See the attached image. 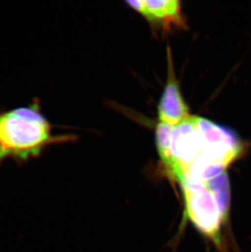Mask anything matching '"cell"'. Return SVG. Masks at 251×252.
Returning <instances> with one entry per match:
<instances>
[{
	"mask_svg": "<svg viewBox=\"0 0 251 252\" xmlns=\"http://www.w3.org/2000/svg\"><path fill=\"white\" fill-rule=\"evenodd\" d=\"M168 79L158 103L159 123L176 126L191 116L189 109L181 94L169 58Z\"/></svg>",
	"mask_w": 251,
	"mask_h": 252,
	"instance_id": "277c9868",
	"label": "cell"
},
{
	"mask_svg": "<svg viewBox=\"0 0 251 252\" xmlns=\"http://www.w3.org/2000/svg\"><path fill=\"white\" fill-rule=\"evenodd\" d=\"M57 140L38 103L0 110V163L7 159L24 162L38 157Z\"/></svg>",
	"mask_w": 251,
	"mask_h": 252,
	"instance_id": "6da1fadb",
	"label": "cell"
},
{
	"mask_svg": "<svg viewBox=\"0 0 251 252\" xmlns=\"http://www.w3.org/2000/svg\"><path fill=\"white\" fill-rule=\"evenodd\" d=\"M185 199V219H189L204 235L221 245L220 214L205 182L184 181L180 184Z\"/></svg>",
	"mask_w": 251,
	"mask_h": 252,
	"instance_id": "3957f363",
	"label": "cell"
},
{
	"mask_svg": "<svg viewBox=\"0 0 251 252\" xmlns=\"http://www.w3.org/2000/svg\"><path fill=\"white\" fill-rule=\"evenodd\" d=\"M130 7L151 22L165 26H184L180 1L177 0H138L127 1Z\"/></svg>",
	"mask_w": 251,
	"mask_h": 252,
	"instance_id": "5b68a950",
	"label": "cell"
},
{
	"mask_svg": "<svg viewBox=\"0 0 251 252\" xmlns=\"http://www.w3.org/2000/svg\"><path fill=\"white\" fill-rule=\"evenodd\" d=\"M206 188L213 196L222 221L228 220L230 206V184L226 172L205 181Z\"/></svg>",
	"mask_w": 251,
	"mask_h": 252,
	"instance_id": "8992f818",
	"label": "cell"
},
{
	"mask_svg": "<svg viewBox=\"0 0 251 252\" xmlns=\"http://www.w3.org/2000/svg\"><path fill=\"white\" fill-rule=\"evenodd\" d=\"M201 141V157L188 170L184 177L205 182L223 173L246 150V145L234 131L226 126L197 116Z\"/></svg>",
	"mask_w": 251,
	"mask_h": 252,
	"instance_id": "7a4b0ae2",
	"label": "cell"
}]
</instances>
